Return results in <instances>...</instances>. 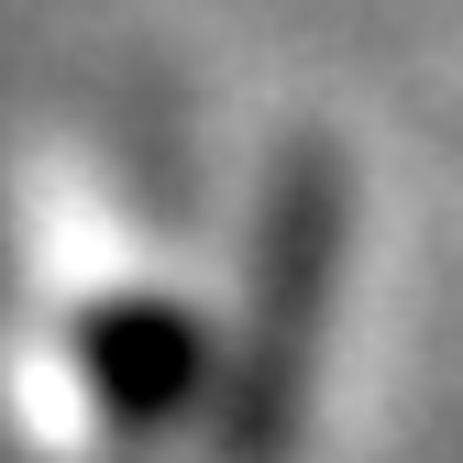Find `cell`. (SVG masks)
Returning a JSON list of instances; mask_svg holds the SVG:
<instances>
[{
	"mask_svg": "<svg viewBox=\"0 0 463 463\" xmlns=\"http://www.w3.org/2000/svg\"><path fill=\"white\" fill-rule=\"evenodd\" d=\"M89 364L110 375V409L155 420V409H165V386H188V331H177V320H155V309H133V320H99Z\"/></svg>",
	"mask_w": 463,
	"mask_h": 463,
	"instance_id": "1",
	"label": "cell"
}]
</instances>
